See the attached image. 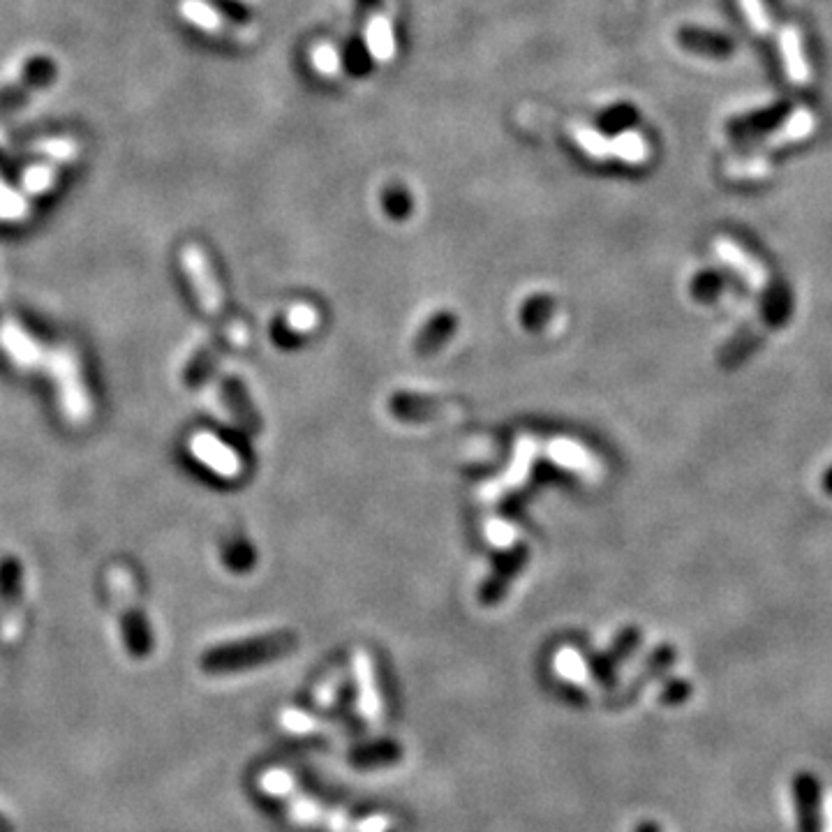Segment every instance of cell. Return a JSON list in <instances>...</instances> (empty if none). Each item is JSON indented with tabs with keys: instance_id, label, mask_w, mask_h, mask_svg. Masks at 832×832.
<instances>
[{
	"instance_id": "34",
	"label": "cell",
	"mask_w": 832,
	"mask_h": 832,
	"mask_svg": "<svg viewBox=\"0 0 832 832\" xmlns=\"http://www.w3.org/2000/svg\"><path fill=\"white\" fill-rule=\"evenodd\" d=\"M634 832H661V828L655 821H643V823H638Z\"/></svg>"
},
{
	"instance_id": "19",
	"label": "cell",
	"mask_w": 832,
	"mask_h": 832,
	"mask_svg": "<svg viewBox=\"0 0 832 832\" xmlns=\"http://www.w3.org/2000/svg\"><path fill=\"white\" fill-rule=\"evenodd\" d=\"M569 135L574 137L576 144L581 146L583 151L590 155V158H594V160H608V158H613L611 139H606L604 135H601L599 130H592L590 125L571 123L569 125Z\"/></svg>"
},
{
	"instance_id": "13",
	"label": "cell",
	"mask_w": 832,
	"mask_h": 832,
	"mask_svg": "<svg viewBox=\"0 0 832 832\" xmlns=\"http://www.w3.org/2000/svg\"><path fill=\"white\" fill-rule=\"evenodd\" d=\"M548 456H551L557 465H562L564 470H571L576 474H583V477L592 479V474L597 472V460H594L592 453L574 440H567V437H560V440H553L548 444Z\"/></svg>"
},
{
	"instance_id": "12",
	"label": "cell",
	"mask_w": 832,
	"mask_h": 832,
	"mask_svg": "<svg viewBox=\"0 0 832 832\" xmlns=\"http://www.w3.org/2000/svg\"><path fill=\"white\" fill-rule=\"evenodd\" d=\"M181 14L190 21V24L202 28L204 33H211L218 37H232V40H245V37L250 40L252 37V33H243V31H236V28H229L227 21L218 14V10L204 3V0H183Z\"/></svg>"
},
{
	"instance_id": "31",
	"label": "cell",
	"mask_w": 832,
	"mask_h": 832,
	"mask_svg": "<svg viewBox=\"0 0 832 832\" xmlns=\"http://www.w3.org/2000/svg\"><path fill=\"white\" fill-rule=\"evenodd\" d=\"M689 694H692V687H689L687 680H671V682H666L664 692H661V703L680 705L687 701Z\"/></svg>"
},
{
	"instance_id": "26",
	"label": "cell",
	"mask_w": 832,
	"mask_h": 832,
	"mask_svg": "<svg viewBox=\"0 0 832 832\" xmlns=\"http://www.w3.org/2000/svg\"><path fill=\"white\" fill-rule=\"evenodd\" d=\"M3 333H5V336H3L5 345H7V349H10V354L14 356V359L21 361V363H26L28 359H35V356H37L35 343L26 336V333H21L17 329H5Z\"/></svg>"
},
{
	"instance_id": "14",
	"label": "cell",
	"mask_w": 832,
	"mask_h": 832,
	"mask_svg": "<svg viewBox=\"0 0 832 832\" xmlns=\"http://www.w3.org/2000/svg\"><path fill=\"white\" fill-rule=\"evenodd\" d=\"M21 608V564L14 557L0 562V618L12 622L19 618Z\"/></svg>"
},
{
	"instance_id": "11",
	"label": "cell",
	"mask_w": 832,
	"mask_h": 832,
	"mask_svg": "<svg viewBox=\"0 0 832 832\" xmlns=\"http://www.w3.org/2000/svg\"><path fill=\"white\" fill-rule=\"evenodd\" d=\"M525 560H527V548L525 546H518L516 551L504 555L502 560L497 562L493 574L488 576V581L481 585L479 599L484 601V604H495V601H500L504 594H507V588L511 585V581H514V578L520 574V569H523Z\"/></svg>"
},
{
	"instance_id": "27",
	"label": "cell",
	"mask_w": 832,
	"mask_h": 832,
	"mask_svg": "<svg viewBox=\"0 0 832 832\" xmlns=\"http://www.w3.org/2000/svg\"><path fill=\"white\" fill-rule=\"evenodd\" d=\"M384 211L393 215V218H405L412 211V199L410 192L400 188V185H391V188L384 190Z\"/></svg>"
},
{
	"instance_id": "22",
	"label": "cell",
	"mask_w": 832,
	"mask_h": 832,
	"mask_svg": "<svg viewBox=\"0 0 832 832\" xmlns=\"http://www.w3.org/2000/svg\"><path fill=\"white\" fill-rule=\"evenodd\" d=\"M613 158H620L622 162H629V165H638L648 158V144L645 139L638 135V132H622L615 139H611Z\"/></svg>"
},
{
	"instance_id": "20",
	"label": "cell",
	"mask_w": 832,
	"mask_h": 832,
	"mask_svg": "<svg viewBox=\"0 0 832 832\" xmlns=\"http://www.w3.org/2000/svg\"><path fill=\"white\" fill-rule=\"evenodd\" d=\"M319 326V310L315 306H310V303H299V306L289 308V312L285 315V322H282V331L287 333V336H292V340H299L303 336H308L310 331H315Z\"/></svg>"
},
{
	"instance_id": "6",
	"label": "cell",
	"mask_w": 832,
	"mask_h": 832,
	"mask_svg": "<svg viewBox=\"0 0 832 832\" xmlns=\"http://www.w3.org/2000/svg\"><path fill=\"white\" fill-rule=\"evenodd\" d=\"M821 796V782L812 772H798L793 777V800L798 809L800 832H823Z\"/></svg>"
},
{
	"instance_id": "3",
	"label": "cell",
	"mask_w": 832,
	"mask_h": 832,
	"mask_svg": "<svg viewBox=\"0 0 832 832\" xmlns=\"http://www.w3.org/2000/svg\"><path fill=\"white\" fill-rule=\"evenodd\" d=\"M181 264L183 271L188 273L192 289H195L199 306L204 308L208 317H220L225 312V294H222L220 282L215 278L211 259H208L204 248H199L197 243L185 245L181 250Z\"/></svg>"
},
{
	"instance_id": "29",
	"label": "cell",
	"mask_w": 832,
	"mask_h": 832,
	"mask_svg": "<svg viewBox=\"0 0 832 832\" xmlns=\"http://www.w3.org/2000/svg\"><path fill=\"white\" fill-rule=\"evenodd\" d=\"M312 65H315L317 72H322L324 77H333L340 70V56L336 47L331 44H319V47L312 51Z\"/></svg>"
},
{
	"instance_id": "28",
	"label": "cell",
	"mask_w": 832,
	"mask_h": 832,
	"mask_svg": "<svg viewBox=\"0 0 832 832\" xmlns=\"http://www.w3.org/2000/svg\"><path fill=\"white\" fill-rule=\"evenodd\" d=\"M486 537H488L490 544L497 546V548H509V546L516 544L518 532H516L514 525L507 523V520L495 518V520H488V523H486Z\"/></svg>"
},
{
	"instance_id": "25",
	"label": "cell",
	"mask_w": 832,
	"mask_h": 832,
	"mask_svg": "<svg viewBox=\"0 0 832 832\" xmlns=\"http://www.w3.org/2000/svg\"><path fill=\"white\" fill-rule=\"evenodd\" d=\"M553 308H555V303L551 296H544V294L534 296V299L527 301L523 308V324L527 326V329H541V326L553 317Z\"/></svg>"
},
{
	"instance_id": "32",
	"label": "cell",
	"mask_w": 832,
	"mask_h": 832,
	"mask_svg": "<svg viewBox=\"0 0 832 832\" xmlns=\"http://www.w3.org/2000/svg\"><path fill=\"white\" fill-rule=\"evenodd\" d=\"M742 10H745V14L749 17V21H752V26L756 28V31H761V33H765L770 28V21H768V14H765V10H763V5L759 3V0H742Z\"/></svg>"
},
{
	"instance_id": "9",
	"label": "cell",
	"mask_w": 832,
	"mask_h": 832,
	"mask_svg": "<svg viewBox=\"0 0 832 832\" xmlns=\"http://www.w3.org/2000/svg\"><path fill=\"white\" fill-rule=\"evenodd\" d=\"M192 453L202 460L206 467H211L215 474L225 479H236L243 472V460L234 449H229L225 442H220L218 437L202 433L195 435L192 440Z\"/></svg>"
},
{
	"instance_id": "23",
	"label": "cell",
	"mask_w": 832,
	"mask_h": 832,
	"mask_svg": "<svg viewBox=\"0 0 832 832\" xmlns=\"http://www.w3.org/2000/svg\"><path fill=\"white\" fill-rule=\"evenodd\" d=\"M816 125V118L809 114L807 109H800L796 116L791 118L789 123L784 125V130H779L775 137L770 139V146H782V144H791V141H798L802 137H807L809 132L814 130Z\"/></svg>"
},
{
	"instance_id": "2",
	"label": "cell",
	"mask_w": 832,
	"mask_h": 832,
	"mask_svg": "<svg viewBox=\"0 0 832 832\" xmlns=\"http://www.w3.org/2000/svg\"><path fill=\"white\" fill-rule=\"evenodd\" d=\"M107 583L116 606L121 608V631L125 650L135 659L148 657L153 652V634L151 624L146 622L144 613H141L139 608L135 576H132V571L125 567V564H114L107 574Z\"/></svg>"
},
{
	"instance_id": "5",
	"label": "cell",
	"mask_w": 832,
	"mask_h": 832,
	"mask_svg": "<svg viewBox=\"0 0 832 832\" xmlns=\"http://www.w3.org/2000/svg\"><path fill=\"white\" fill-rule=\"evenodd\" d=\"M638 641H641V634H638L636 627H627L624 631H620L618 638H615L611 645V650L601 652V655L592 657L590 661L585 659L590 678L601 687H615L618 666L622 664V661H627L631 655H634L638 648Z\"/></svg>"
},
{
	"instance_id": "17",
	"label": "cell",
	"mask_w": 832,
	"mask_h": 832,
	"mask_svg": "<svg viewBox=\"0 0 832 832\" xmlns=\"http://www.w3.org/2000/svg\"><path fill=\"white\" fill-rule=\"evenodd\" d=\"M366 42H368V51L373 54L377 63L391 61L393 54H396V37H393V26L389 17H384V14H375V17L368 21Z\"/></svg>"
},
{
	"instance_id": "18",
	"label": "cell",
	"mask_w": 832,
	"mask_h": 832,
	"mask_svg": "<svg viewBox=\"0 0 832 832\" xmlns=\"http://www.w3.org/2000/svg\"><path fill=\"white\" fill-rule=\"evenodd\" d=\"M779 42H782L784 63H786V70H789L791 81H793V84H807L809 68H807L805 56H802L798 31H793V28H784L782 40H779Z\"/></svg>"
},
{
	"instance_id": "7",
	"label": "cell",
	"mask_w": 832,
	"mask_h": 832,
	"mask_svg": "<svg viewBox=\"0 0 832 832\" xmlns=\"http://www.w3.org/2000/svg\"><path fill=\"white\" fill-rule=\"evenodd\" d=\"M534 458H537V444H534L532 437H523V440L516 444V456L511 460L507 474L481 490V497H484L486 502H497L500 497L511 493V490H518L530 479Z\"/></svg>"
},
{
	"instance_id": "36",
	"label": "cell",
	"mask_w": 832,
	"mask_h": 832,
	"mask_svg": "<svg viewBox=\"0 0 832 832\" xmlns=\"http://www.w3.org/2000/svg\"><path fill=\"white\" fill-rule=\"evenodd\" d=\"M389 832H393V830H389Z\"/></svg>"
},
{
	"instance_id": "30",
	"label": "cell",
	"mask_w": 832,
	"mask_h": 832,
	"mask_svg": "<svg viewBox=\"0 0 832 832\" xmlns=\"http://www.w3.org/2000/svg\"><path fill=\"white\" fill-rule=\"evenodd\" d=\"M225 555H227V562L232 564L234 569H248L250 564H252V560H255V555H252L250 546L245 544L243 539H234L232 544L227 546Z\"/></svg>"
},
{
	"instance_id": "1",
	"label": "cell",
	"mask_w": 832,
	"mask_h": 832,
	"mask_svg": "<svg viewBox=\"0 0 832 832\" xmlns=\"http://www.w3.org/2000/svg\"><path fill=\"white\" fill-rule=\"evenodd\" d=\"M296 643H299V638H296L292 631H271V634L215 645V648L204 652L202 659H199V666H202V671L208 675L250 671V668H257L262 664H269V661L292 655L296 650Z\"/></svg>"
},
{
	"instance_id": "4",
	"label": "cell",
	"mask_w": 832,
	"mask_h": 832,
	"mask_svg": "<svg viewBox=\"0 0 832 832\" xmlns=\"http://www.w3.org/2000/svg\"><path fill=\"white\" fill-rule=\"evenodd\" d=\"M56 72V63L49 56H33L17 79L0 88V121L24 107L33 93L47 88L56 79Z\"/></svg>"
},
{
	"instance_id": "15",
	"label": "cell",
	"mask_w": 832,
	"mask_h": 832,
	"mask_svg": "<svg viewBox=\"0 0 832 832\" xmlns=\"http://www.w3.org/2000/svg\"><path fill=\"white\" fill-rule=\"evenodd\" d=\"M222 396H225L227 407L232 410L236 423H239L243 430H248V433H257L262 423H259L255 410H252V403L248 393L243 389V384L234 380V377H227V380L222 382Z\"/></svg>"
},
{
	"instance_id": "33",
	"label": "cell",
	"mask_w": 832,
	"mask_h": 832,
	"mask_svg": "<svg viewBox=\"0 0 832 832\" xmlns=\"http://www.w3.org/2000/svg\"><path fill=\"white\" fill-rule=\"evenodd\" d=\"M728 172L735 176H763L765 172H768V165H765L763 160H749V162H738V165H733Z\"/></svg>"
},
{
	"instance_id": "35",
	"label": "cell",
	"mask_w": 832,
	"mask_h": 832,
	"mask_svg": "<svg viewBox=\"0 0 832 832\" xmlns=\"http://www.w3.org/2000/svg\"><path fill=\"white\" fill-rule=\"evenodd\" d=\"M0 832H17V830H14V823L7 819L3 812H0Z\"/></svg>"
},
{
	"instance_id": "10",
	"label": "cell",
	"mask_w": 832,
	"mask_h": 832,
	"mask_svg": "<svg viewBox=\"0 0 832 832\" xmlns=\"http://www.w3.org/2000/svg\"><path fill=\"white\" fill-rule=\"evenodd\" d=\"M391 410L405 421H433L449 414H460V405H449L437 398H423L414 393H398L391 400Z\"/></svg>"
},
{
	"instance_id": "16",
	"label": "cell",
	"mask_w": 832,
	"mask_h": 832,
	"mask_svg": "<svg viewBox=\"0 0 832 832\" xmlns=\"http://www.w3.org/2000/svg\"><path fill=\"white\" fill-rule=\"evenodd\" d=\"M453 331H456V317H453V312H437V315L423 326L421 336L416 338V354H435L437 349L453 336Z\"/></svg>"
},
{
	"instance_id": "8",
	"label": "cell",
	"mask_w": 832,
	"mask_h": 832,
	"mask_svg": "<svg viewBox=\"0 0 832 832\" xmlns=\"http://www.w3.org/2000/svg\"><path fill=\"white\" fill-rule=\"evenodd\" d=\"M403 745L393 738H377V740H366L359 742V745L349 749L347 763L352 765L354 770H382V768H393L403 761Z\"/></svg>"
},
{
	"instance_id": "21",
	"label": "cell",
	"mask_w": 832,
	"mask_h": 832,
	"mask_svg": "<svg viewBox=\"0 0 832 832\" xmlns=\"http://www.w3.org/2000/svg\"><path fill=\"white\" fill-rule=\"evenodd\" d=\"M680 42L685 44L687 49L701 51V54H710V56H726V54H731V49H733V44L728 42L726 37L696 31V28L680 31Z\"/></svg>"
},
{
	"instance_id": "24",
	"label": "cell",
	"mask_w": 832,
	"mask_h": 832,
	"mask_svg": "<svg viewBox=\"0 0 832 832\" xmlns=\"http://www.w3.org/2000/svg\"><path fill=\"white\" fill-rule=\"evenodd\" d=\"M218 352H220V345L213 343L204 347L202 352H199L195 359L190 361L188 370H185V380H188L190 386H197L199 382H204L208 373H211L213 366H215V359H218Z\"/></svg>"
}]
</instances>
